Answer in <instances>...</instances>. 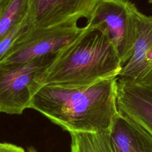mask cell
<instances>
[{
  "instance_id": "1",
  "label": "cell",
  "mask_w": 152,
  "mask_h": 152,
  "mask_svg": "<svg viewBox=\"0 0 152 152\" xmlns=\"http://www.w3.org/2000/svg\"><path fill=\"white\" fill-rule=\"evenodd\" d=\"M118 78L81 87L42 86L33 96L29 108L69 133L108 131L118 112Z\"/></svg>"
},
{
  "instance_id": "2",
  "label": "cell",
  "mask_w": 152,
  "mask_h": 152,
  "mask_svg": "<svg viewBox=\"0 0 152 152\" xmlns=\"http://www.w3.org/2000/svg\"><path fill=\"white\" fill-rule=\"evenodd\" d=\"M85 27L36 78L40 87L86 86L119 77L123 64L113 43L103 30L87 25Z\"/></svg>"
},
{
  "instance_id": "3",
  "label": "cell",
  "mask_w": 152,
  "mask_h": 152,
  "mask_svg": "<svg viewBox=\"0 0 152 152\" xmlns=\"http://www.w3.org/2000/svg\"><path fill=\"white\" fill-rule=\"evenodd\" d=\"M58 52L16 66L0 65V112L20 115L29 108L33 96L40 87L36 78L52 63Z\"/></svg>"
},
{
  "instance_id": "4",
  "label": "cell",
  "mask_w": 152,
  "mask_h": 152,
  "mask_svg": "<svg viewBox=\"0 0 152 152\" xmlns=\"http://www.w3.org/2000/svg\"><path fill=\"white\" fill-rule=\"evenodd\" d=\"M86 27L77 24L50 28L33 26L7 50L0 61L1 66H16L34 58L58 52L75 41Z\"/></svg>"
},
{
  "instance_id": "5",
  "label": "cell",
  "mask_w": 152,
  "mask_h": 152,
  "mask_svg": "<svg viewBox=\"0 0 152 152\" xmlns=\"http://www.w3.org/2000/svg\"><path fill=\"white\" fill-rule=\"evenodd\" d=\"M138 8L129 0H100L87 26L103 30L115 46L123 65L132 55Z\"/></svg>"
},
{
  "instance_id": "6",
  "label": "cell",
  "mask_w": 152,
  "mask_h": 152,
  "mask_svg": "<svg viewBox=\"0 0 152 152\" xmlns=\"http://www.w3.org/2000/svg\"><path fill=\"white\" fill-rule=\"evenodd\" d=\"M28 17L36 27L77 24L91 17L100 0H28Z\"/></svg>"
},
{
  "instance_id": "7",
  "label": "cell",
  "mask_w": 152,
  "mask_h": 152,
  "mask_svg": "<svg viewBox=\"0 0 152 152\" xmlns=\"http://www.w3.org/2000/svg\"><path fill=\"white\" fill-rule=\"evenodd\" d=\"M118 77L152 86V16L139 10L136 15V37L132 55L123 65Z\"/></svg>"
},
{
  "instance_id": "8",
  "label": "cell",
  "mask_w": 152,
  "mask_h": 152,
  "mask_svg": "<svg viewBox=\"0 0 152 152\" xmlns=\"http://www.w3.org/2000/svg\"><path fill=\"white\" fill-rule=\"evenodd\" d=\"M116 103L119 112L152 137V86L138 84L118 77Z\"/></svg>"
},
{
  "instance_id": "9",
  "label": "cell",
  "mask_w": 152,
  "mask_h": 152,
  "mask_svg": "<svg viewBox=\"0 0 152 152\" xmlns=\"http://www.w3.org/2000/svg\"><path fill=\"white\" fill-rule=\"evenodd\" d=\"M112 152H152V137L118 111L109 129Z\"/></svg>"
},
{
  "instance_id": "10",
  "label": "cell",
  "mask_w": 152,
  "mask_h": 152,
  "mask_svg": "<svg viewBox=\"0 0 152 152\" xmlns=\"http://www.w3.org/2000/svg\"><path fill=\"white\" fill-rule=\"evenodd\" d=\"M70 152H109V130L101 132H70Z\"/></svg>"
},
{
  "instance_id": "11",
  "label": "cell",
  "mask_w": 152,
  "mask_h": 152,
  "mask_svg": "<svg viewBox=\"0 0 152 152\" xmlns=\"http://www.w3.org/2000/svg\"><path fill=\"white\" fill-rule=\"evenodd\" d=\"M28 11V0L10 1L0 17V41L27 18Z\"/></svg>"
},
{
  "instance_id": "12",
  "label": "cell",
  "mask_w": 152,
  "mask_h": 152,
  "mask_svg": "<svg viewBox=\"0 0 152 152\" xmlns=\"http://www.w3.org/2000/svg\"><path fill=\"white\" fill-rule=\"evenodd\" d=\"M33 26H34L27 16L24 21L14 27L0 41V61L16 40Z\"/></svg>"
},
{
  "instance_id": "13",
  "label": "cell",
  "mask_w": 152,
  "mask_h": 152,
  "mask_svg": "<svg viewBox=\"0 0 152 152\" xmlns=\"http://www.w3.org/2000/svg\"><path fill=\"white\" fill-rule=\"evenodd\" d=\"M0 152H26L25 150L16 145L7 143L0 142Z\"/></svg>"
},
{
  "instance_id": "14",
  "label": "cell",
  "mask_w": 152,
  "mask_h": 152,
  "mask_svg": "<svg viewBox=\"0 0 152 152\" xmlns=\"http://www.w3.org/2000/svg\"><path fill=\"white\" fill-rule=\"evenodd\" d=\"M11 0H0V17Z\"/></svg>"
},
{
  "instance_id": "15",
  "label": "cell",
  "mask_w": 152,
  "mask_h": 152,
  "mask_svg": "<svg viewBox=\"0 0 152 152\" xmlns=\"http://www.w3.org/2000/svg\"><path fill=\"white\" fill-rule=\"evenodd\" d=\"M27 152H38V151L34 148H33L32 147H30L28 148Z\"/></svg>"
},
{
  "instance_id": "16",
  "label": "cell",
  "mask_w": 152,
  "mask_h": 152,
  "mask_svg": "<svg viewBox=\"0 0 152 152\" xmlns=\"http://www.w3.org/2000/svg\"><path fill=\"white\" fill-rule=\"evenodd\" d=\"M148 2H149L150 3H151V4H152V0H148Z\"/></svg>"
},
{
  "instance_id": "17",
  "label": "cell",
  "mask_w": 152,
  "mask_h": 152,
  "mask_svg": "<svg viewBox=\"0 0 152 152\" xmlns=\"http://www.w3.org/2000/svg\"><path fill=\"white\" fill-rule=\"evenodd\" d=\"M109 152H112V149H110V150H109Z\"/></svg>"
}]
</instances>
